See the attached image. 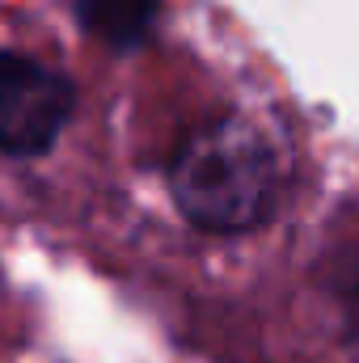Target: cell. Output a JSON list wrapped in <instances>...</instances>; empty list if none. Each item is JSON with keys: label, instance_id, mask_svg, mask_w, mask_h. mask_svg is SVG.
Here are the masks:
<instances>
[{"label": "cell", "instance_id": "obj_1", "mask_svg": "<svg viewBox=\"0 0 359 363\" xmlns=\"http://www.w3.org/2000/svg\"><path fill=\"white\" fill-rule=\"evenodd\" d=\"M279 157L245 118H220L194 131L170 165L178 211L203 233H245L279 203Z\"/></svg>", "mask_w": 359, "mask_h": 363}, {"label": "cell", "instance_id": "obj_2", "mask_svg": "<svg viewBox=\"0 0 359 363\" xmlns=\"http://www.w3.org/2000/svg\"><path fill=\"white\" fill-rule=\"evenodd\" d=\"M77 110V85L21 51H0V152L47 157Z\"/></svg>", "mask_w": 359, "mask_h": 363}, {"label": "cell", "instance_id": "obj_3", "mask_svg": "<svg viewBox=\"0 0 359 363\" xmlns=\"http://www.w3.org/2000/svg\"><path fill=\"white\" fill-rule=\"evenodd\" d=\"M161 0H77L81 30L110 51H136L157 26Z\"/></svg>", "mask_w": 359, "mask_h": 363}, {"label": "cell", "instance_id": "obj_4", "mask_svg": "<svg viewBox=\"0 0 359 363\" xmlns=\"http://www.w3.org/2000/svg\"><path fill=\"white\" fill-rule=\"evenodd\" d=\"M334 296H338V304H343V313H347L351 334L359 338V254H351V258L343 262V271L334 279Z\"/></svg>", "mask_w": 359, "mask_h": 363}]
</instances>
